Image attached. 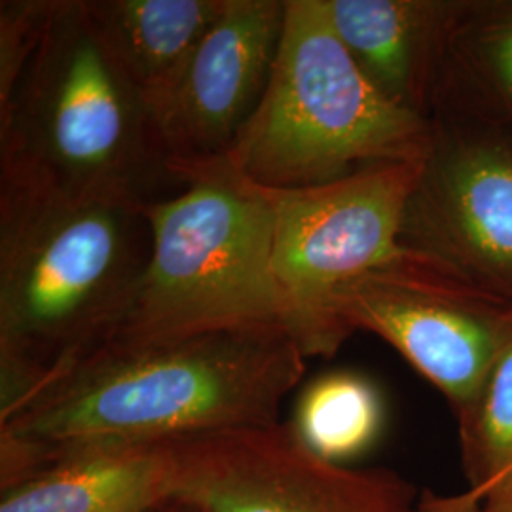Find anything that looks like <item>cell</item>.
Wrapping results in <instances>:
<instances>
[{
    "label": "cell",
    "instance_id": "obj_1",
    "mask_svg": "<svg viewBox=\"0 0 512 512\" xmlns=\"http://www.w3.org/2000/svg\"><path fill=\"white\" fill-rule=\"evenodd\" d=\"M304 372L285 330L110 340L0 416V492L84 446L281 423Z\"/></svg>",
    "mask_w": 512,
    "mask_h": 512
},
{
    "label": "cell",
    "instance_id": "obj_2",
    "mask_svg": "<svg viewBox=\"0 0 512 512\" xmlns=\"http://www.w3.org/2000/svg\"><path fill=\"white\" fill-rule=\"evenodd\" d=\"M143 207L0 179V416L118 329L150 256Z\"/></svg>",
    "mask_w": 512,
    "mask_h": 512
},
{
    "label": "cell",
    "instance_id": "obj_3",
    "mask_svg": "<svg viewBox=\"0 0 512 512\" xmlns=\"http://www.w3.org/2000/svg\"><path fill=\"white\" fill-rule=\"evenodd\" d=\"M0 179L141 205L183 190L154 112L112 59L86 0H52L35 52L0 103Z\"/></svg>",
    "mask_w": 512,
    "mask_h": 512
},
{
    "label": "cell",
    "instance_id": "obj_4",
    "mask_svg": "<svg viewBox=\"0 0 512 512\" xmlns=\"http://www.w3.org/2000/svg\"><path fill=\"white\" fill-rule=\"evenodd\" d=\"M429 139L431 120L387 101L359 71L325 0H287L270 86L226 158L262 188L298 190L418 162Z\"/></svg>",
    "mask_w": 512,
    "mask_h": 512
},
{
    "label": "cell",
    "instance_id": "obj_5",
    "mask_svg": "<svg viewBox=\"0 0 512 512\" xmlns=\"http://www.w3.org/2000/svg\"><path fill=\"white\" fill-rule=\"evenodd\" d=\"M179 177L181 192L143 207L152 236L147 268L109 342L213 330L287 332L266 188L239 175L228 158L186 167Z\"/></svg>",
    "mask_w": 512,
    "mask_h": 512
},
{
    "label": "cell",
    "instance_id": "obj_6",
    "mask_svg": "<svg viewBox=\"0 0 512 512\" xmlns=\"http://www.w3.org/2000/svg\"><path fill=\"white\" fill-rule=\"evenodd\" d=\"M420 164L376 165L311 188H266L275 213V283L287 332L306 359H329L349 338L334 311L338 293L406 253L399 234Z\"/></svg>",
    "mask_w": 512,
    "mask_h": 512
},
{
    "label": "cell",
    "instance_id": "obj_7",
    "mask_svg": "<svg viewBox=\"0 0 512 512\" xmlns=\"http://www.w3.org/2000/svg\"><path fill=\"white\" fill-rule=\"evenodd\" d=\"M165 492L198 512H421L391 469L317 456L289 421L164 440Z\"/></svg>",
    "mask_w": 512,
    "mask_h": 512
},
{
    "label": "cell",
    "instance_id": "obj_8",
    "mask_svg": "<svg viewBox=\"0 0 512 512\" xmlns=\"http://www.w3.org/2000/svg\"><path fill=\"white\" fill-rule=\"evenodd\" d=\"M399 243L512 306V128L433 116Z\"/></svg>",
    "mask_w": 512,
    "mask_h": 512
},
{
    "label": "cell",
    "instance_id": "obj_9",
    "mask_svg": "<svg viewBox=\"0 0 512 512\" xmlns=\"http://www.w3.org/2000/svg\"><path fill=\"white\" fill-rule=\"evenodd\" d=\"M334 311L349 336L397 349L459 414L512 336V306L404 253L348 283Z\"/></svg>",
    "mask_w": 512,
    "mask_h": 512
},
{
    "label": "cell",
    "instance_id": "obj_10",
    "mask_svg": "<svg viewBox=\"0 0 512 512\" xmlns=\"http://www.w3.org/2000/svg\"><path fill=\"white\" fill-rule=\"evenodd\" d=\"M285 12L287 0H228L177 82L154 107L177 177L186 167L226 158L236 145L270 86Z\"/></svg>",
    "mask_w": 512,
    "mask_h": 512
},
{
    "label": "cell",
    "instance_id": "obj_11",
    "mask_svg": "<svg viewBox=\"0 0 512 512\" xmlns=\"http://www.w3.org/2000/svg\"><path fill=\"white\" fill-rule=\"evenodd\" d=\"M359 71L387 101L429 120L442 57L471 0H325Z\"/></svg>",
    "mask_w": 512,
    "mask_h": 512
},
{
    "label": "cell",
    "instance_id": "obj_12",
    "mask_svg": "<svg viewBox=\"0 0 512 512\" xmlns=\"http://www.w3.org/2000/svg\"><path fill=\"white\" fill-rule=\"evenodd\" d=\"M167 499L164 440L95 444L0 492V512H145Z\"/></svg>",
    "mask_w": 512,
    "mask_h": 512
},
{
    "label": "cell",
    "instance_id": "obj_13",
    "mask_svg": "<svg viewBox=\"0 0 512 512\" xmlns=\"http://www.w3.org/2000/svg\"><path fill=\"white\" fill-rule=\"evenodd\" d=\"M86 2L103 44L152 112L228 4V0Z\"/></svg>",
    "mask_w": 512,
    "mask_h": 512
},
{
    "label": "cell",
    "instance_id": "obj_14",
    "mask_svg": "<svg viewBox=\"0 0 512 512\" xmlns=\"http://www.w3.org/2000/svg\"><path fill=\"white\" fill-rule=\"evenodd\" d=\"M433 116L512 128V0H471L442 57Z\"/></svg>",
    "mask_w": 512,
    "mask_h": 512
},
{
    "label": "cell",
    "instance_id": "obj_15",
    "mask_svg": "<svg viewBox=\"0 0 512 512\" xmlns=\"http://www.w3.org/2000/svg\"><path fill=\"white\" fill-rule=\"evenodd\" d=\"M459 452L467 490L459 495L421 492L423 512H467L512 484V336L499 351L473 401L459 414Z\"/></svg>",
    "mask_w": 512,
    "mask_h": 512
},
{
    "label": "cell",
    "instance_id": "obj_16",
    "mask_svg": "<svg viewBox=\"0 0 512 512\" xmlns=\"http://www.w3.org/2000/svg\"><path fill=\"white\" fill-rule=\"evenodd\" d=\"M289 425L311 452L344 463L378 440L384 403L365 376L338 370L319 376L298 395Z\"/></svg>",
    "mask_w": 512,
    "mask_h": 512
},
{
    "label": "cell",
    "instance_id": "obj_17",
    "mask_svg": "<svg viewBox=\"0 0 512 512\" xmlns=\"http://www.w3.org/2000/svg\"><path fill=\"white\" fill-rule=\"evenodd\" d=\"M52 0L0 2V103L8 99L19 74L35 52Z\"/></svg>",
    "mask_w": 512,
    "mask_h": 512
},
{
    "label": "cell",
    "instance_id": "obj_18",
    "mask_svg": "<svg viewBox=\"0 0 512 512\" xmlns=\"http://www.w3.org/2000/svg\"><path fill=\"white\" fill-rule=\"evenodd\" d=\"M467 512H512V484L484 497L471 511Z\"/></svg>",
    "mask_w": 512,
    "mask_h": 512
},
{
    "label": "cell",
    "instance_id": "obj_19",
    "mask_svg": "<svg viewBox=\"0 0 512 512\" xmlns=\"http://www.w3.org/2000/svg\"><path fill=\"white\" fill-rule=\"evenodd\" d=\"M145 512H198L196 509H192V507H188V505H184L181 501H175V499H165L162 503H158V505H154V507H150L148 511Z\"/></svg>",
    "mask_w": 512,
    "mask_h": 512
}]
</instances>
